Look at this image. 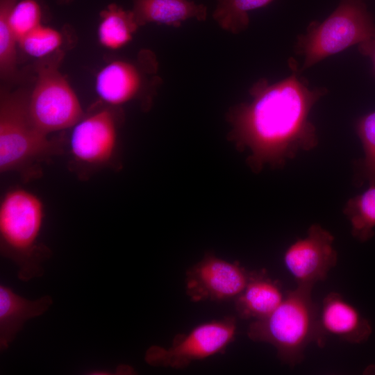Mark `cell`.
Returning a JSON list of instances; mask_svg holds the SVG:
<instances>
[{"instance_id": "1", "label": "cell", "mask_w": 375, "mask_h": 375, "mask_svg": "<svg viewBox=\"0 0 375 375\" xmlns=\"http://www.w3.org/2000/svg\"><path fill=\"white\" fill-rule=\"evenodd\" d=\"M292 74L278 82L258 81L250 90L249 103L235 106L229 114L231 138L239 149L248 148L247 161L255 172L265 163L283 167L299 151L315 148L316 128L308 117L315 103L327 90L310 88L290 61Z\"/></svg>"}, {"instance_id": "2", "label": "cell", "mask_w": 375, "mask_h": 375, "mask_svg": "<svg viewBox=\"0 0 375 375\" xmlns=\"http://www.w3.org/2000/svg\"><path fill=\"white\" fill-rule=\"evenodd\" d=\"M44 217V203L31 191L12 188L1 198V254L17 265L23 281L42 276V263L51 256L50 249L39 242Z\"/></svg>"}, {"instance_id": "3", "label": "cell", "mask_w": 375, "mask_h": 375, "mask_svg": "<svg viewBox=\"0 0 375 375\" xmlns=\"http://www.w3.org/2000/svg\"><path fill=\"white\" fill-rule=\"evenodd\" d=\"M312 288L297 285L286 292L280 305L268 316L253 320L247 335L253 341L272 344L278 358L294 367L302 361L310 342L322 347L326 338L319 323V307L311 295Z\"/></svg>"}, {"instance_id": "4", "label": "cell", "mask_w": 375, "mask_h": 375, "mask_svg": "<svg viewBox=\"0 0 375 375\" xmlns=\"http://www.w3.org/2000/svg\"><path fill=\"white\" fill-rule=\"evenodd\" d=\"M61 139H53L33 124L28 99L2 92L0 102V172L19 173L25 179L40 175V164L61 154Z\"/></svg>"}, {"instance_id": "5", "label": "cell", "mask_w": 375, "mask_h": 375, "mask_svg": "<svg viewBox=\"0 0 375 375\" xmlns=\"http://www.w3.org/2000/svg\"><path fill=\"white\" fill-rule=\"evenodd\" d=\"M356 44L367 55L375 44V25L361 1L341 0L328 18L311 24L299 37L297 50L304 56L301 70Z\"/></svg>"}, {"instance_id": "6", "label": "cell", "mask_w": 375, "mask_h": 375, "mask_svg": "<svg viewBox=\"0 0 375 375\" xmlns=\"http://www.w3.org/2000/svg\"><path fill=\"white\" fill-rule=\"evenodd\" d=\"M63 56L58 49L38 60L36 83L28 99L33 124L47 135L73 127L83 117L78 99L59 69Z\"/></svg>"}, {"instance_id": "7", "label": "cell", "mask_w": 375, "mask_h": 375, "mask_svg": "<svg viewBox=\"0 0 375 375\" xmlns=\"http://www.w3.org/2000/svg\"><path fill=\"white\" fill-rule=\"evenodd\" d=\"M236 331L233 317L201 324L187 334L177 335L169 348L150 347L144 360L153 367L181 369L224 350L234 340Z\"/></svg>"}, {"instance_id": "8", "label": "cell", "mask_w": 375, "mask_h": 375, "mask_svg": "<svg viewBox=\"0 0 375 375\" xmlns=\"http://www.w3.org/2000/svg\"><path fill=\"white\" fill-rule=\"evenodd\" d=\"M117 123L112 111L103 108L82 117L69 138V153L74 168L81 173L109 165L117 144Z\"/></svg>"}, {"instance_id": "9", "label": "cell", "mask_w": 375, "mask_h": 375, "mask_svg": "<svg viewBox=\"0 0 375 375\" xmlns=\"http://www.w3.org/2000/svg\"><path fill=\"white\" fill-rule=\"evenodd\" d=\"M334 237L317 224L311 225L306 237L292 242L283 253V265L297 285L312 288L326 278L337 263Z\"/></svg>"}, {"instance_id": "10", "label": "cell", "mask_w": 375, "mask_h": 375, "mask_svg": "<svg viewBox=\"0 0 375 375\" xmlns=\"http://www.w3.org/2000/svg\"><path fill=\"white\" fill-rule=\"evenodd\" d=\"M251 273L238 262L208 254L187 271L186 293L192 301L235 299L245 288Z\"/></svg>"}, {"instance_id": "11", "label": "cell", "mask_w": 375, "mask_h": 375, "mask_svg": "<svg viewBox=\"0 0 375 375\" xmlns=\"http://www.w3.org/2000/svg\"><path fill=\"white\" fill-rule=\"evenodd\" d=\"M318 323L325 338L331 335L351 344L363 343L372 333L369 321L337 292H331L323 299Z\"/></svg>"}, {"instance_id": "12", "label": "cell", "mask_w": 375, "mask_h": 375, "mask_svg": "<svg viewBox=\"0 0 375 375\" xmlns=\"http://www.w3.org/2000/svg\"><path fill=\"white\" fill-rule=\"evenodd\" d=\"M285 294L281 283L265 269L253 271L245 288L235 299L236 312L244 319L265 318L280 305Z\"/></svg>"}, {"instance_id": "13", "label": "cell", "mask_w": 375, "mask_h": 375, "mask_svg": "<svg viewBox=\"0 0 375 375\" xmlns=\"http://www.w3.org/2000/svg\"><path fill=\"white\" fill-rule=\"evenodd\" d=\"M53 300L49 295L31 301L13 292L4 285H0V349L6 350L24 322L45 312Z\"/></svg>"}, {"instance_id": "14", "label": "cell", "mask_w": 375, "mask_h": 375, "mask_svg": "<svg viewBox=\"0 0 375 375\" xmlns=\"http://www.w3.org/2000/svg\"><path fill=\"white\" fill-rule=\"evenodd\" d=\"M142 85L136 67L123 60H114L102 67L95 79L99 98L112 106L123 104L135 97Z\"/></svg>"}, {"instance_id": "15", "label": "cell", "mask_w": 375, "mask_h": 375, "mask_svg": "<svg viewBox=\"0 0 375 375\" xmlns=\"http://www.w3.org/2000/svg\"><path fill=\"white\" fill-rule=\"evenodd\" d=\"M133 12L138 26L156 22L178 26L188 19L205 20L207 8L190 0H133Z\"/></svg>"}, {"instance_id": "16", "label": "cell", "mask_w": 375, "mask_h": 375, "mask_svg": "<svg viewBox=\"0 0 375 375\" xmlns=\"http://www.w3.org/2000/svg\"><path fill=\"white\" fill-rule=\"evenodd\" d=\"M138 27L132 10L110 3L100 12L98 40L105 48L117 49L132 40Z\"/></svg>"}, {"instance_id": "17", "label": "cell", "mask_w": 375, "mask_h": 375, "mask_svg": "<svg viewBox=\"0 0 375 375\" xmlns=\"http://www.w3.org/2000/svg\"><path fill=\"white\" fill-rule=\"evenodd\" d=\"M343 212L350 222L352 235L362 242L370 240L375 228V185L349 199Z\"/></svg>"}, {"instance_id": "18", "label": "cell", "mask_w": 375, "mask_h": 375, "mask_svg": "<svg viewBox=\"0 0 375 375\" xmlns=\"http://www.w3.org/2000/svg\"><path fill=\"white\" fill-rule=\"evenodd\" d=\"M212 17L225 31L238 34L249 24L248 12L269 3L273 0H216Z\"/></svg>"}, {"instance_id": "19", "label": "cell", "mask_w": 375, "mask_h": 375, "mask_svg": "<svg viewBox=\"0 0 375 375\" xmlns=\"http://www.w3.org/2000/svg\"><path fill=\"white\" fill-rule=\"evenodd\" d=\"M17 0H0V72L3 78L16 71L17 40L10 24V12Z\"/></svg>"}, {"instance_id": "20", "label": "cell", "mask_w": 375, "mask_h": 375, "mask_svg": "<svg viewBox=\"0 0 375 375\" xmlns=\"http://www.w3.org/2000/svg\"><path fill=\"white\" fill-rule=\"evenodd\" d=\"M62 42V38L59 31L42 24L31 31L18 41L24 53L40 59L60 49Z\"/></svg>"}, {"instance_id": "21", "label": "cell", "mask_w": 375, "mask_h": 375, "mask_svg": "<svg viewBox=\"0 0 375 375\" xmlns=\"http://www.w3.org/2000/svg\"><path fill=\"white\" fill-rule=\"evenodd\" d=\"M356 131L365 152L360 164L362 176L369 185H375V111L359 119Z\"/></svg>"}, {"instance_id": "22", "label": "cell", "mask_w": 375, "mask_h": 375, "mask_svg": "<svg viewBox=\"0 0 375 375\" xmlns=\"http://www.w3.org/2000/svg\"><path fill=\"white\" fill-rule=\"evenodd\" d=\"M42 10L36 0H21L14 5L9 17L17 42L41 24Z\"/></svg>"}, {"instance_id": "23", "label": "cell", "mask_w": 375, "mask_h": 375, "mask_svg": "<svg viewBox=\"0 0 375 375\" xmlns=\"http://www.w3.org/2000/svg\"><path fill=\"white\" fill-rule=\"evenodd\" d=\"M367 56H371L375 67V44L369 50Z\"/></svg>"}, {"instance_id": "24", "label": "cell", "mask_w": 375, "mask_h": 375, "mask_svg": "<svg viewBox=\"0 0 375 375\" xmlns=\"http://www.w3.org/2000/svg\"><path fill=\"white\" fill-rule=\"evenodd\" d=\"M59 4H69L73 1V0H57Z\"/></svg>"}]
</instances>
